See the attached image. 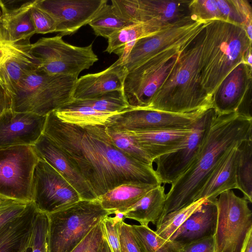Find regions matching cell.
I'll return each mask as SVG.
<instances>
[{
    "label": "cell",
    "mask_w": 252,
    "mask_h": 252,
    "mask_svg": "<svg viewBox=\"0 0 252 252\" xmlns=\"http://www.w3.org/2000/svg\"><path fill=\"white\" fill-rule=\"evenodd\" d=\"M31 252H49L48 218L37 209L30 241Z\"/></svg>",
    "instance_id": "cell-37"
},
{
    "label": "cell",
    "mask_w": 252,
    "mask_h": 252,
    "mask_svg": "<svg viewBox=\"0 0 252 252\" xmlns=\"http://www.w3.org/2000/svg\"><path fill=\"white\" fill-rule=\"evenodd\" d=\"M190 0H138L144 22L153 19L173 24L190 17Z\"/></svg>",
    "instance_id": "cell-28"
},
{
    "label": "cell",
    "mask_w": 252,
    "mask_h": 252,
    "mask_svg": "<svg viewBox=\"0 0 252 252\" xmlns=\"http://www.w3.org/2000/svg\"><path fill=\"white\" fill-rule=\"evenodd\" d=\"M193 125L179 129L127 132L154 162L160 156L180 148L191 132Z\"/></svg>",
    "instance_id": "cell-22"
},
{
    "label": "cell",
    "mask_w": 252,
    "mask_h": 252,
    "mask_svg": "<svg viewBox=\"0 0 252 252\" xmlns=\"http://www.w3.org/2000/svg\"><path fill=\"white\" fill-rule=\"evenodd\" d=\"M29 203L0 194V226L23 214Z\"/></svg>",
    "instance_id": "cell-41"
},
{
    "label": "cell",
    "mask_w": 252,
    "mask_h": 252,
    "mask_svg": "<svg viewBox=\"0 0 252 252\" xmlns=\"http://www.w3.org/2000/svg\"><path fill=\"white\" fill-rule=\"evenodd\" d=\"M241 252H252V230L247 235Z\"/></svg>",
    "instance_id": "cell-48"
},
{
    "label": "cell",
    "mask_w": 252,
    "mask_h": 252,
    "mask_svg": "<svg viewBox=\"0 0 252 252\" xmlns=\"http://www.w3.org/2000/svg\"><path fill=\"white\" fill-rule=\"evenodd\" d=\"M252 83V66L241 62L226 75L211 95V105L216 113H237L251 116Z\"/></svg>",
    "instance_id": "cell-14"
},
{
    "label": "cell",
    "mask_w": 252,
    "mask_h": 252,
    "mask_svg": "<svg viewBox=\"0 0 252 252\" xmlns=\"http://www.w3.org/2000/svg\"><path fill=\"white\" fill-rule=\"evenodd\" d=\"M11 107V98L0 86V114Z\"/></svg>",
    "instance_id": "cell-47"
},
{
    "label": "cell",
    "mask_w": 252,
    "mask_h": 252,
    "mask_svg": "<svg viewBox=\"0 0 252 252\" xmlns=\"http://www.w3.org/2000/svg\"><path fill=\"white\" fill-rule=\"evenodd\" d=\"M189 15L196 21L222 19L217 0H193L189 4Z\"/></svg>",
    "instance_id": "cell-38"
},
{
    "label": "cell",
    "mask_w": 252,
    "mask_h": 252,
    "mask_svg": "<svg viewBox=\"0 0 252 252\" xmlns=\"http://www.w3.org/2000/svg\"><path fill=\"white\" fill-rule=\"evenodd\" d=\"M177 113L146 109H128L109 117L107 127L119 132L190 127L210 107Z\"/></svg>",
    "instance_id": "cell-13"
},
{
    "label": "cell",
    "mask_w": 252,
    "mask_h": 252,
    "mask_svg": "<svg viewBox=\"0 0 252 252\" xmlns=\"http://www.w3.org/2000/svg\"><path fill=\"white\" fill-rule=\"evenodd\" d=\"M23 252H31V248L29 246L28 248H27Z\"/></svg>",
    "instance_id": "cell-50"
},
{
    "label": "cell",
    "mask_w": 252,
    "mask_h": 252,
    "mask_svg": "<svg viewBox=\"0 0 252 252\" xmlns=\"http://www.w3.org/2000/svg\"><path fill=\"white\" fill-rule=\"evenodd\" d=\"M37 211L30 202L23 214L0 226V252H23L30 246Z\"/></svg>",
    "instance_id": "cell-24"
},
{
    "label": "cell",
    "mask_w": 252,
    "mask_h": 252,
    "mask_svg": "<svg viewBox=\"0 0 252 252\" xmlns=\"http://www.w3.org/2000/svg\"><path fill=\"white\" fill-rule=\"evenodd\" d=\"M89 25L96 36L108 39L116 32L133 24L119 16L112 4L106 3Z\"/></svg>",
    "instance_id": "cell-32"
},
{
    "label": "cell",
    "mask_w": 252,
    "mask_h": 252,
    "mask_svg": "<svg viewBox=\"0 0 252 252\" xmlns=\"http://www.w3.org/2000/svg\"><path fill=\"white\" fill-rule=\"evenodd\" d=\"M248 203L232 190L217 197L215 252H241L247 235L252 230V213Z\"/></svg>",
    "instance_id": "cell-9"
},
{
    "label": "cell",
    "mask_w": 252,
    "mask_h": 252,
    "mask_svg": "<svg viewBox=\"0 0 252 252\" xmlns=\"http://www.w3.org/2000/svg\"><path fill=\"white\" fill-rule=\"evenodd\" d=\"M205 22L182 45L176 65L144 109L186 113L212 106L200 77Z\"/></svg>",
    "instance_id": "cell-3"
},
{
    "label": "cell",
    "mask_w": 252,
    "mask_h": 252,
    "mask_svg": "<svg viewBox=\"0 0 252 252\" xmlns=\"http://www.w3.org/2000/svg\"><path fill=\"white\" fill-rule=\"evenodd\" d=\"M72 102L91 107L98 111L115 114L130 109L125 99L123 90H115L93 99L73 100Z\"/></svg>",
    "instance_id": "cell-35"
},
{
    "label": "cell",
    "mask_w": 252,
    "mask_h": 252,
    "mask_svg": "<svg viewBox=\"0 0 252 252\" xmlns=\"http://www.w3.org/2000/svg\"><path fill=\"white\" fill-rule=\"evenodd\" d=\"M49 252H70L103 218L110 215L98 199H81L47 214Z\"/></svg>",
    "instance_id": "cell-6"
},
{
    "label": "cell",
    "mask_w": 252,
    "mask_h": 252,
    "mask_svg": "<svg viewBox=\"0 0 252 252\" xmlns=\"http://www.w3.org/2000/svg\"><path fill=\"white\" fill-rule=\"evenodd\" d=\"M206 200L205 198H201L185 207L166 214L157 222L156 232L161 238L170 240L176 230Z\"/></svg>",
    "instance_id": "cell-34"
},
{
    "label": "cell",
    "mask_w": 252,
    "mask_h": 252,
    "mask_svg": "<svg viewBox=\"0 0 252 252\" xmlns=\"http://www.w3.org/2000/svg\"><path fill=\"white\" fill-rule=\"evenodd\" d=\"M184 43L160 52L127 72L123 91L130 109H144L149 105L176 65Z\"/></svg>",
    "instance_id": "cell-7"
},
{
    "label": "cell",
    "mask_w": 252,
    "mask_h": 252,
    "mask_svg": "<svg viewBox=\"0 0 252 252\" xmlns=\"http://www.w3.org/2000/svg\"><path fill=\"white\" fill-rule=\"evenodd\" d=\"M217 2L222 20L240 25L246 29L245 21L232 0H217Z\"/></svg>",
    "instance_id": "cell-45"
},
{
    "label": "cell",
    "mask_w": 252,
    "mask_h": 252,
    "mask_svg": "<svg viewBox=\"0 0 252 252\" xmlns=\"http://www.w3.org/2000/svg\"><path fill=\"white\" fill-rule=\"evenodd\" d=\"M104 238L101 222L70 252H96Z\"/></svg>",
    "instance_id": "cell-43"
},
{
    "label": "cell",
    "mask_w": 252,
    "mask_h": 252,
    "mask_svg": "<svg viewBox=\"0 0 252 252\" xmlns=\"http://www.w3.org/2000/svg\"><path fill=\"white\" fill-rule=\"evenodd\" d=\"M47 116L8 109L0 114V148L33 145L43 133Z\"/></svg>",
    "instance_id": "cell-18"
},
{
    "label": "cell",
    "mask_w": 252,
    "mask_h": 252,
    "mask_svg": "<svg viewBox=\"0 0 252 252\" xmlns=\"http://www.w3.org/2000/svg\"><path fill=\"white\" fill-rule=\"evenodd\" d=\"M113 217L107 216L101 221L104 238L112 252H121L119 240L120 222L125 219L124 213L115 211Z\"/></svg>",
    "instance_id": "cell-39"
},
{
    "label": "cell",
    "mask_w": 252,
    "mask_h": 252,
    "mask_svg": "<svg viewBox=\"0 0 252 252\" xmlns=\"http://www.w3.org/2000/svg\"><path fill=\"white\" fill-rule=\"evenodd\" d=\"M63 122L79 126L105 125L115 113L96 111L91 107L70 102L55 111Z\"/></svg>",
    "instance_id": "cell-30"
},
{
    "label": "cell",
    "mask_w": 252,
    "mask_h": 252,
    "mask_svg": "<svg viewBox=\"0 0 252 252\" xmlns=\"http://www.w3.org/2000/svg\"><path fill=\"white\" fill-rule=\"evenodd\" d=\"M31 51L39 62L38 70L49 75L78 77L98 60L93 43L85 47L74 46L64 42L59 34L39 39L31 44Z\"/></svg>",
    "instance_id": "cell-8"
},
{
    "label": "cell",
    "mask_w": 252,
    "mask_h": 252,
    "mask_svg": "<svg viewBox=\"0 0 252 252\" xmlns=\"http://www.w3.org/2000/svg\"><path fill=\"white\" fill-rule=\"evenodd\" d=\"M35 2L36 0H0L2 41H30L36 33L31 14Z\"/></svg>",
    "instance_id": "cell-20"
},
{
    "label": "cell",
    "mask_w": 252,
    "mask_h": 252,
    "mask_svg": "<svg viewBox=\"0 0 252 252\" xmlns=\"http://www.w3.org/2000/svg\"><path fill=\"white\" fill-rule=\"evenodd\" d=\"M115 11L122 18L132 24L144 23L138 0H112Z\"/></svg>",
    "instance_id": "cell-40"
},
{
    "label": "cell",
    "mask_w": 252,
    "mask_h": 252,
    "mask_svg": "<svg viewBox=\"0 0 252 252\" xmlns=\"http://www.w3.org/2000/svg\"><path fill=\"white\" fill-rule=\"evenodd\" d=\"M217 113L208 108L195 122L191 132L182 147L155 159L156 173L163 184H172L189 166L198 155Z\"/></svg>",
    "instance_id": "cell-12"
},
{
    "label": "cell",
    "mask_w": 252,
    "mask_h": 252,
    "mask_svg": "<svg viewBox=\"0 0 252 252\" xmlns=\"http://www.w3.org/2000/svg\"><path fill=\"white\" fill-rule=\"evenodd\" d=\"M31 14L36 33L56 32V24L54 20L47 13L36 6L35 4L31 9Z\"/></svg>",
    "instance_id": "cell-42"
},
{
    "label": "cell",
    "mask_w": 252,
    "mask_h": 252,
    "mask_svg": "<svg viewBox=\"0 0 252 252\" xmlns=\"http://www.w3.org/2000/svg\"><path fill=\"white\" fill-rule=\"evenodd\" d=\"M252 40L245 29L221 19L205 22L200 77L204 91L211 95L226 75L241 62L252 66Z\"/></svg>",
    "instance_id": "cell-4"
},
{
    "label": "cell",
    "mask_w": 252,
    "mask_h": 252,
    "mask_svg": "<svg viewBox=\"0 0 252 252\" xmlns=\"http://www.w3.org/2000/svg\"><path fill=\"white\" fill-rule=\"evenodd\" d=\"M81 200L75 189L54 168L39 159L33 174L32 202L49 214L65 209Z\"/></svg>",
    "instance_id": "cell-11"
},
{
    "label": "cell",
    "mask_w": 252,
    "mask_h": 252,
    "mask_svg": "<svg viewBox=\"0 0 252 252\" xmlns=\"http://www.w3.org/2000/svg\"><path fill=\"white\" fill-rule=\"evenodd\" d=\"M176 23L169 24L153 19L126 27L116 32L108 38V45L105 52L117 54L123 63L138 39L155 33Z\"/></svg>",
    "instance_id": "cell-25"
},
{
    "label": "cell",
    "mask_w": 252,
    "mask_h": 252,
    "mask_svg": "<svg viewBox=\"0 0 252 252\" xmlns=\"http://www.w3.org/2000/svg\"><path fill=\"white\" fill-rule=\"evenodd\" d=\"M119 240L121 252H144L136 238L131 225L124 221L120 224Z\"/></svg>",
    "instance_id": "cell-44"
},
{
    "label": "cell",
    "mask_w": 252,
    "mask_h": 252,
    "mask_svg": "<svg viewBox=\"0 0 252 252\" xmlns=\"http://www.w3.org/2000/svg\"><path fill=\"white\" fill-rule=\"evenodd\" d=\"M107 0H36L35 5L50 15L59 35L72 34L91 22Z\"/></svg>",
    "instance_id": "cell-16"
},
{
    "label": "cell",
    "mask_w": 252,
    "mask_h": 252,
    "mask_svg": "<svg viewBox=\"0 0 252 252\" xmlns=\"http://www.w3.org/2000/svg\"><path fill=\"white\" fill-rule=\"evenodd\" d=\"M157 186L144 184L120 185L98 198L103 208L112 214L115 211L124 213L146 193Z\"/></svg>",
    "instance_id": "cell-29"
},
{
    "label": "cell",
    "mask_w": 252,
    "mask_h": 252,
    "mask_svg": "<svg viewBox=\"0 0 252 252\" xmlns=\"http://www.w3.org/2000/svg\"><path fill=\"white\" fill-rule=\"evenodd\" d=\"M179 252H215L214 236L204 238L183 245Z\"/></svg>",
    "instance_id": "cell-46"
},
{
    "label": "cell",
    "mask_w": 252,
    "mask_h": 252,
    "mask_svg": "<svg viewBox=\"0 0 252 252\" xmlns=\"http://www.w3.org/2000/svg\"><path fill=\"white\" fill-rule=\"evenodd\" d=\"M1 15H2V13H1V9H0V18L1 17Z\"/></svg>",
    "instance_id": "cell-52"
},
{
    "label": "cell",
    "mask_w": 252,
    "mask_h": 252,
    "mask_svg": "<svg viewBox=\"0 0 252 252\" xmlns=\"http://www.w3.org/2000/svg\"><path fill=\"white\" fill-rule=\"evenodd\" d=\"M43 134L74 160L97 198L123 184L161 185L153 165L137 160L115 146L105 125L65 123L54 111L47 116Z\"/></svg>",
    "instance_id": "cell-1"
},
{
    "label": "cell",
    "mask_w": 252,
    "mask_h": 252,
    "mask_svg": "<svg viewBox=\"0 0 252 252\" xmlns=\"http://www.w3.org/2000/svg\"><path fill=\"white\" fill-rule=\"evenodd\" d=\"M251 135L252 118L237 113H217L198 155L171 184L166 194L164 207L159 220L166 214L198 200L204 185L220 161L231 149Z\"/></svg>",
    "instance_id": "cell-2"
},
{
    "label": "cell",
    "mask_w": 252,
    "mask_h": 252,
    "mask_svg": "<svg viewBox=\"0 0 252 252\" xmlns=\"http://www.w3.org/2000/svg\"><path fill=\"white\" fill-rule=\"evenodd\" d=\"M1 41H2V38H1V34L0 26V42Z\"/></svg>",
    "instance_id": "cell-51"
},
{
    "label": "cell",
    "mask_w": 252,
    "mask_h": 252,
    "mask_svg": "<svg viewBox=\"0 0 252 252\" xmlns=\"http://www.w3.org/2000/svg\"><path fill=\"white\" fill-rule=\"evenodd\" d=\"M131 227L144 252H179L183 246L175 241L161 238L148 226L131 225Z\"/></svg>",
    "instance_id": "cell-33"
},
{
    "label": "cell",
    "mask_w": 252,
    "mask_h": 252,
    "mask_svg": "<svg viewBox=\"0 0 252 252\" xmlns=\"http://www.w3.org/2000/svg\"><path fill=\"white\" fill-rule=\"evenodd\" d=\"M216 200H207L176 230L170 240L175 241L183 246L214 236L218 216Z\"/></svg>",
    "instance_id": "cell-23"
},
{
    "label": "cell",
    "mask_w": 252,
    "mask_h": 252,
    "mask_svg": "<svg viewBox=\"0 0 252 252\" xmlns=\"http://www.w3.org/2000/svg\"><path fill=\"white\" fill-rule=\"evenodd\" d=\"M38 160L32 145L0 148V194L31 202L33 174Z\"/></svg>",
    "instance_id": "cell-10"
},
{
    "label": "cell",
    "mask_w": 252,
    "mask_h": 252,
    "mask_svg": "<svg viewBox=\"0 0 252 252\" xmlns=\"http://www.w3.org/2000/svg\"><path fill=\"white\" fill-rule=\"evenodd\" d=\"M78 76L49 75L36 70L27 73L11 98L10 109L47 116L71 102Z\"/></svg>",
    "instance_id": "cell-5"
},
{
    "label": "cell",
    "mask_w": 252,
    "mask_h": 252,
    "mask_svg": "<svg viewBox=\"0 0 252 252\" xmlns=\"http://www.w3.org/2000/svg\"><path fill=\"white\" fill-rule=\"evenodd\" d=\"M236 180L237 189L244 198L252 202V135L237 147Z\"/></svg>",
    "instance_id": "cell-31"
},
{
    "label": "cell",
    "mask_w": 252,
    "mask_h": 252,
    "mask_svg": "<svg viewBox=\"0 0 252 252\" xmlns=\"http://www.w3.org/2000/svg\"><path fill=\"white\" fill-rule=\"evenodd\" d=\"M106 129L108 134L118 149L142 163L153 165V160L128 132L116 131L107 126Z\"/></svg>",
    "instance_id": "cell-36"
},
{
    "label": "cell",
    "mask_w": 252,
    "mask_h": 252,
    "mask_svg": "<svg viewBox=\"0 0 252 252\" xmlns=\"http://www.w3.org/2000/svg\"><path fill=\"white\" fill-rule=\"evenodd\" d=\"M96 252H112L104 237Z\"/></svg>",
    "instance_id": "cell-49"
},
{
    "label": "cell",
    "mask_w": 252,
    "mask_h": 252,
    "mask_svg": "<svg viewBox=\"0 0 252 252\" xmlns=\"http://www.w3.org/2000/svg\"><path fill=\"white\" fill-rule=\"evenodd\" d=\"M128 71L118 59L106 69L78 78L73 93V100L94 98L115 90H123Z\"/></svg>",
    "instance_id": "cell-21"
},
{
    "label": "cell",
    "mask_w": 252,
    "mask_h": 252,
    "mask_svg": "<svg viewBox=\"0 0 252 252\" xmlns=\"http://www.w3.org/2000/svg\"><path fill=\"white\" fill-rule=\"evenodd\" d=\"M32 146L38 158L60 173L77 191L81 199H97L74 160L49 138L42 134Z\"/></svg>",
    "instance_id": "cell-19"
},
{
    "label": "cell",
    "mask_w": 252,
    "mask_h": 252,
    "mask_svg": "<svg viewBox=\"0 0 252 252\" xmlns=\"http://www.w3.org/2000/svg\"><path fill=\"white\" fill-rule=\"evenodd\" d=\"M231 149L220 161L204 185L198 199L215 201L222 192L237 189V147Z\"/></svg>",
    "instance_id": "cell-26"
},
{
    "label": "cell",
    "mask_w": 252,
    "mask_h": 252,
    "mask_svg": "<svg viewBox=\"0 0 252 252\" xmlns=\"http://www.w3.org/2000/svg\"><path fill=\"white\" fill-rule=\"evenodd\" d=\"M166 199L164 185H158L146 193L124 212L125 219L136 220L140 225L156 224L163 212Z\"/></svg>",
    "instance_id": "cell-27"
},
{
    "label": "cell",
    "mask_w": 252,
    "mask_h": 252,
    "mask_svg": "<svg viewBox=\"0 0 252 252\" xmlns=\"http://www.w3.org/2000/svg\"><path fill=\"white\" fill-rule=\"evenodd\" d=\"M30 41L0 42V86L11 98L22 78L37 70L40 63L32 53Z\"/></svg>",
    "instance_id": "cell-17"
},
{
    "label": "cell",
    "mask_w": 252,
    "mask_h": 252,
    "mask_svg": "<svg viewBox=\"0 0 252 252\" xmlns=\"http://www.w3.org/2000/svg\"><path fill=\"white\" fill-rule=\"evenodd\" d=\"M205 22L194 21L189 17L138 39L123 62V65L128 72L160 52L182 44L197 32Z\"/></svg>",
    "instance_id": "cell-15"
}]
</instances>
